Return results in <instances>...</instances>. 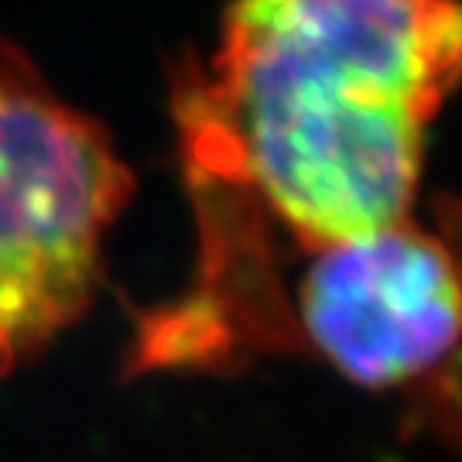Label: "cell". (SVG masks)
<instances>
[{
  "instance_id": "cell-1",
  "label": "cell",
  "mask_w": 462,
  "mask_h": 462,
  "mask_svg": "<svg viewBox=\"0 0 462 462\" xmlns=\"http://www.w3.org/2000/svg\"><path fill=\"white\" fill-rule=\"evenodd\" d=\"M459 83L462 0H226L171 83L189 202L301 250L383 230Z\"/></svg>"
},
{
  "instance_id": "cell-2",
  "label": "cell",
  "mask_w": 462,
  "mask_h": 462,
  "mask_svg": "<svg viewBox=\"0 0 462 462\" xmlns=\"http://www.w3.org/2000/svg\"><path fill=\"white\" fill-rule=\"evenodd\" d=\"M134 196L106 127L0 42V377L79 322Z\"/></svg>"
}]
</instances>
